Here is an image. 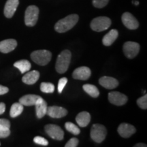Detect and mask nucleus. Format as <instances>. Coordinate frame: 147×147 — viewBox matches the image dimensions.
Wrapping results in <instances>:
<instances>
[{"label": "nucleus", "instance_id": "obj_38", "mask_svg": "<svg viewBox=\"0 0 147 147\" xmlns=\"http://www.w3.org/2000/svg\"><path fill=\"white\" fill-rule=\"evenodd\" d=\"M0 145H1V144H0Z\"/></svg>", "mask_w": 147, "mask_h": 147}, {"label": "nucleus", "instance_id": "obj_31", "mask_svg": "<svg viewBox=\"0 0 147 147\" xmlns=\"http://www.w3.org/2000/svg\"><path fill=\"white\" fill-rule=\"evenodd\" d=\"M10 127V121L5 119H0V128L3 129H8Z\"/></svg>", "mask_w": 147, "mask_h": 147}, {"label": "nucleus", "instance_id": "obj_29", "mask_svg": "<svg viewBox=\"0 0 147 147\" xmlns=\"http://www.w3.org/2000/svg\"><path fill=\"white\" fill-rule=\"evenodd\" d=\"M67 82V78H65V77H64V78H61L59 80L58 87H57V90L59 93H62V91H63L64 87H65Z\"/></svg>", "mask_w": 147, "mask_h": 147}, {"label": "nucleus", "instance_id": "obj_27", "mask_svg": "<svg viewBox=\"0 0 147 147\" xmlns=\"http://www.w3.org/2000/svg\"><path fill=\"white\" fill-rule=\"evenodd\" d=\"M137 104L140 108L146 110L147 108V95H143L140 98L138 99Z\"/></svg>", "mask_w": 147, "mask_h": 147}, {"label": "nucleus", "instance_id": "obj_18", "mask_svg": "<svg viewBox=\"0 0 147 147\" xmlns=\"http://www.w3.org/2000/svg\"><path fill=\"white\" fill-rule=\"evenodd\" d=\"M40 78V72L37 70L29 71L24 75L22 80L27 84H34L38 81Z\"/></svg>", "mask_w": 147, "mask_h": 147}, {"label": "nucleus", "instance_id": "obj_6", "mask_svg": "<svg viewBox=\"0 0 147 147\" xmlns=\"http://www.w3.org/2000/svg\"><path fill=\"white\" fill-rule=\"evenodd\" d=\"M107 131L104 125L100 124L93 125L91 130V137L93 141L97 143H101L106 138Z\"/></svg>", "mask_w": 147, "mask_h": 147}, {"label": "nucleus", "instance_id": "obj_26", "mask_svg": "<svg viewBox=\"0 0 147 147\" xmlns=\"http://www.w3.org/2000/svg\"><path fill=\"white\" fill-rule=\"evenodd\" d=\"M65 127L67 131L70 132L71 134H74V135H78L80 132V130L78 127H77L76 125L71 122L65 123Z\"/></svg>", "mask_w": 147, "mask_h": 147}, {"label": "nucleus", "instance_id": "obj_36", "mask_svg": "<svg viewBox=\"0 0 147 147\" xmlns=\"http://www.w3.org/2000/svg\"><path fill=\"white\" fill-rule=\"evenodd\" d=\"M135 147H146V144H143V143H138V144H136Z\"/></svg>", "mask_w": 147, "mask_h": 147}, {"label": "nucleus", "instance_id": "obj_37", "mask_svg": "<svg viewBox=\"0 0 147 147\" xmlns=\"http://www.w3.org/2000/svg\"><path fill=\"white\" fill-rule=\"evenodd\" d=\"M133 3H134V4H135V5H138L139 4V2H138V1H133Z\"/></svg>", "mask_w": 147, "mask_h": 147}, {"label": "nucleus", "instance_id": "obj_23", "mask_svg": "<svg viewBox=\"0 0 147 147\" xmlns=\"http://www.w3.org/2000/svg\"><path fill=\"white\" fill-rule=\"evenodd\" d=\"M23 111V105H22L20 102L14 103L11 106L10 115L12 118H15L19 116Z\"/></svg>", "mask_w": 147, "mask_h": 147}, {"label": "nucleus", "instance_id": "obj_14", "mask_svg": "<svg viewBox=\"0 0 147 147\" xmlns=\"http://www.w3.org/2000/svg\"><path fill=\"white\" fill-rule=\"evenodd\" d=\"M18 4L19 0H8L4 7V15L5 17L12 18L15 13Z\"/></svg>", "mask_w": 147, "mask_h": 147}, {"label": "nucleus", "instance_id": "obj_33", "mask_svg": "<svg viewBox=\"0 0 147 147\" xmlns=\"http://www.w3.org/2000/svg\"><path fill=\"white\" fill-rule=\"evenodd\" d=\"M10 134V129H3L0 128V138H5L8 137Z\"/></svg>", "mask_w": 147, "mask_h": 147}, {"label": "nucleus", "instance_id": "obj_30", "mask_svg": "<svg viewBox=\"0 0 147 147\" xmlns=\"http://www.w3.org/2000/svg\"><path fill=\"white\" fill-rule=\"evenodd\" d=\"M34 142L37 144L42 145V146H47L49 144V142L47 139L41 136H36L34 138Z\"/></svg>", "mask_w": 147, "mask_h": 147}, {"label": "nucleus", "instance_id": "obj_21", "mask_svg": "<svg viewBox=\"0 0 147 147\" xmlns=\"http://www.w3.org/2000/svg\"><path fill=\"white\" fill-rule=\"evenodd\" d=\"M36 115L38 119H42L47 115V103L42 99L36 104Z\"/></svg>", "mask_w": 147, "mask_h": 147}, {"label": "nucleus", "instance_id": "obj_12", "mask_svg": "<svg viewBox=\"0 0 147 147\" xmlns=\"http://www.w3.org/2000/svg\"><path fill=\"white\" fill-rule=\"evenodd\" d=\"M47 114L52 118L59 119L67 115V110L65 108L60 107V106H49L47 108Z\"/></svg>", "mask_w": 147, "mask_h": 147}, {"label": "nucleus", "instance_id": "obj_15", "mask_svg": "<svg viewBox=\"0 0 147 147\" xmlns=\"http://www.w3.org/2000/svg\"><path fill=\"white\" fill-rule=\"evenodd\" d=\"M42 97L39 95L29 94L24 95L19 100V102L22 105L25 106H35L38 102H39L40 100H42Z\"/></svg>", "mask_w": 147, "mask_h": 147}, {"label": "nucleus", "instance_id": "obj_2", "mask_svg": "<svg viewBox=\"0 0 147 147\" xmlns=\"http://www.w3.org/2000/svg\"><path fill=\"white\" fill-rule=\"evenodd\" d=\"M71 57V52L68 50H64L59 55L55 65V69L58 73L63 74L67 70Z\"/></svg>", "mask_w": 147, "mask_h": 147}, {"label": "nucleus", "instance_id": "obj_16", "mask_svg": "<svg viewBox=\"0 0 147 147\" xmlns=\"http://www.w3.org/2000/svg\"><path fill=\"white\" fill-rule=\"evenodd\" d=\"M99 83L103 87L108 89H113L119 86V81L113 77L103 76L99 80Z\"/></svg>", "mask_w": 147, "mask_h": 147}, {"label": "nucleus", "instance_id": "obj_13", "mask_svg": "<svg viewBox=\"0 0 147 147\" xmlns=\"http://www.w3.org/2000/svg\"><path fill=\"white\" fill-rule=\"evenodd\" d=\"M118 132L121 137L127 138L136 133V128L132 125L123 123L118 127Z\"/></svg>", "mask_w": 147, "mask_h": 147}, {"label": "nucleus", "instance_id": "obj_24", "mask_svg": "<svg viewBox=\"0 0 147 147\" xmlns=\"http://www.w3.org/2000/svg\"><path fill=\"white\" fill-rule=\"evenodd\" d=\"M82 88H83L84 91L87 94H89L90 96L93 97H97L100 95V91H99L98 89L95 85L90 84H84Z\"/></svg>", "mask_w": 147, "mask_h": 147}, {"label": "nucleus", "instance_id": "obj_20", "mask_svg": "<svg viewBox=\"0 0 147 147\" xmlns=\"http://www.w3.org/2000/svg\"><path fill=\"white\" fill-rule=\"evenodd\" d=\"M91 121V115L88 112H81L76 116V121L78 125L81 127H87Z\"/></svg>", "mask_w": 147, "mask_h": 147}, {"label": "nucleus", "instance_id": "obj_4", "mask_svg": "<svg viewBox=\"0 0 147 147\" xmlns=\"http://www.w3.org/2000/svg\"><path fill=\"white\" fill-rule=\"evenodd\" d=\"M91 28L95 32H103L108 29L111 25V20L106 16H99L92 20Z\"/></svg>", "mask_w": 147, "mask_h": 147}, {"label": "nucleus", "instance_id": "obj_17", "mask_svg": "<svg viewBox=\"0 0 147 147\" xmlns=\"http://www.w3.org/2000/svg\"><path fill=\"white\" fill-rule=\"evenodd\" d=\"M17 46V42L14 39H8L0 42V52L8 53L14 51Z\"/></svg>", "mask_w": 147, "mask_h": 147}, {"label": "nucleus", "instance_id": "obj_28", "mask_svg": "<svg viewBox=\"0 0 147 147\" xmlns=\"http://www.w3.org/2000/svg\"><path fill=\"white\" fill-rule=\"evenodd\" d=\"M109 0H93V4L95 8H102L108 4Z\"/></svg>", "mask_w": 147, "mask_h": 147}, {"label": "nucleus", "instance_id": "obj_25", "mask_svg": "<svg viewBox=\"0 0 147 147\" xmlns=\"http://www.w3.org/2000/svg\"><path fill=\"white\" fill-rule=\"evenodd\" d=\"M40 90L43 93H52L55 91V85L51 82H42L40 84Z\"/></svg>", "mask_w": 147, "mask_h": 147}, {"label": "nucleus", "instance_id": "obj_1", "mask_svg": "<svg viewBox=\"0 0 147 147\" xmlns=\"http://www.w3.org/2000/svg\"><path fill=\"white\" fill-rule=\"evenodd\" d=\"M78 19L79 17L77 14H70L59 20L55 24V29L59 33H65L73 28L78 23Z\"/></svg>", "mask_w": 147, "mask_h": 147}, {"label": "nucleus", "instance_id": "obj_11", "mask_svg": "<svg viewBox=\"0 0 147 147\" xmlns=\"http://www.w3.org/2000/svg\"><path fill=\"white\" fill-rule=\"evenodd\" d=\"M91 75V71L90 68L86 66L78 67L74 71L72 77L76 80H86L90 78Z\"/></svg>", "mask_w": 147, "mask_h": 147}, {"label": "nucleus", "instance_id": "obj_32", "mask_svg": "<svg viewBox=\"0 0 147 147\" xmlns=\"http://www.w3.org/2000/svg\"><path fill=\"white\" fill-rule=\"evenodd\" d=\"M78 144V140L76 138H72L66 143L65 147H76Z\"/></svg>", "mask_w": 147, "mask_h": 147}, {"label": "nucleus", "instance_id": "obj_9", "mask_svg": "<svg viewBox=\"0 0 147 147\" xmlns=\"http://www.w3.org/2000/svg\"><path fill=\"white\" fill-rule=\"evenodd\" d=\"M108 100L116 106H123L127 102V97L118 91H113L108 93Z\"/></svg>", "mask_w": 147, "mask_h": 147}, {"label": "nucleus", "instance_id": "obj_3", "mask_svg": "<svg viewBox=\"0 0 147 147\" xmlns=\"http://www.w3.org/2000/svg\"><path fill=\"white\" fill-rule=\"evenodd\" d=\"M51 57H52L51 53L47 50L36 51L31 54V58L33 61L42 66L47 65L50 62Z\"/></svg>", "mask_w": 147, "mask_h": 147}, {"label": "nucleus", "instance_id": "obj_8", "mask_svg": "<svg viewBox=\"0 0 147 147\" xmlns=\"http://www.w3.org/2000/svg\"><path fill=\"white\" fill-rule=\"evenodd\" d=\"M140 45L135 42H127L123 45V52L126 57L133 59L138 54Z\"/></svg>", "mask_w": 147, "mask_h": 147}, {"label": "nucleus", "instance_id": "obj_34", "mask_svg": "<svg viewBox=\"0 0 147 147\" xmlns=\"http://www.w3.org/2000/svg\"><path fill=\"white\" fill-rule=\"evenodd\" d=\"M9 91V89L8 87H4L0 84V95H4L5 93H7Z\"/></svg>", "mask_w": 147, "mask_h": 147}, {"label": "nucleus", "instance_id": "obj_19", "mask_svg": "<svg viewBox=\"0 0 147 147\" xmlns=\"http://www.w3.org/2000/svg\"><path fill=\"white\" fill-rule=\"evenodd\" d=\"M118 36V31L117 29H112L103 38V45L106 46V47H109V46L112 45L115 42V40L117 39Z\"/></svg>", "mask_w": 147, "mask_h": 147}, {"label": "nucleus", "instance_id": "obj_7", "mask_svg": "<svg viewBox=\"0 0 147 147\" xmlns=\"http://www.w3.org/2000/svg\"><path fill=\"white\" fill-rule=\"evenodd\" d=\"M45 131L51 138L57 140L63 139L64 132L59 126L54 124H49L45 126Z\"/></svg>", "mask_w": 147, "mask_h": 147}, {"label": "nucleus", "instance_id": "obj_22", "mask_svg": "<svg viewBox=\"0 0 147 147\" xmlns=\"http://www.w3.org/2000/svg\"><path fill=\"white\" fill-rule=\"evenodd\" d=\"M14 66L19 69L22 74H25L27 71L30 70L32 65H31L30 62L29 61L23 59L15 62L14 63Z\"/></svg>", "mask_w": 147, "mask_h": 147}, {"label": "nucleus", "instance_id": "obj_35", "mask_svg": "<svg viewBox=\"0 0 147 147\" xmlns=\"http://www.w3.org/2000/svg\"><path fill=\"white\" fill-rule=\"evenodd\" d=\"M5 110V104H4V103L1 102V103H0V115L4 113Z\"/></svg>", "mask_w": 147, "mask_h": 147}, {"label": "nucleus", "instance_id": "obj_10", "mask_svg": "<svg viewBox=\"0 0 147 147\" xmlns=\"http://www.w3.org/2000/svg\"><path fill=\"white\" fill-rule=\"evenodd\" d=\"M121 20L125 26L131 30L136 29L139 26V23L136 18L129 12H125L122 15Z\"/></svg>", "mask_w": 147, "mask_h": 147}, {"label": "nucleus", "instance_id": "obj_5", "mask_svg": "<svg viewBox=\"0 0 147 147\" xmlns=\"http://www.w3.org/2000/svg\"><path fill=\"white\" fill-rule=\"evenodd\" d=\"M38 16H39V8L36 5H29L25 11V25L29 27L34 26L38 21Z\"/></svg>", "mask_w": 147, "mask_h": 147}]
</instances>
